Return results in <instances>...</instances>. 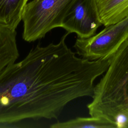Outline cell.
<instances>
[{
	"mask_svg": "<svg viewBox=\"0 0 128 128\" xmlns=\"http://www.w3.org/2000/svg\"><path fill=\"white\" fill-rule=\"evenodd\" d=\"M68 34L56 44L38 43L0 74V128L26 119H57L70 102L92 97L94 82L109 60L76 56L66 44Z\"/></svg>",
	"mask_w": 128,
	"mask_h": 128,
	"instance_id": "1",
	"label": "cell"
},
{
	"mask_svg": "<svg viewBox=\"0 0 128 128\" xmlns=\"http://www.w3.org/2000/svg\"><path fill=\"white\" fill-rule=\"evenodd\" d=\"M76 0H32L26 4L22 15V38L33 42L52 29L61 28L68 11Z\"/></svg>",
	"mask_w": 128,
	"mask_h": 128,
	"instance_id": "2",
	"label": "cell"
},
{
	"mask_svg": "<svg viewBox=\"0 0 128 128\" xmlns=\"http://www.w3.org/2000/svg\"><path fill=\"white\" fill-rule=\"evenodd\" d=\"M104 27L90 38H78L74 46L76 54L90 60L106 58L128 38V16Z\"/></svg>",
	"mask_w": 128,
	"mask_h": 128,
	"instance_id": "3",
	"label": "cell"
},
{
	"mask_svg": "<svg viewBox=\"0 0 128 128\" xmlns=\"http://www.w3.org/2000/svg\"><path fill=\"white\" fill-rule=\"evenodd\" d=\"M94 0H76L62 22L61 28L78 38H86L96 34L102 26Z\"/></svg>",
	"mask_w": 128,
	"mask_h": 128,
	"instance_id": "4",
	"label": "cell"
},
{
	"mask_svg": "<svg viewBox=\"0 0 128 128\" xmlns=\"http://www.w3.org/2000/svg\"><path fill=\"white\" fill-rule=\"evenodd\" d=\"M19 56L16 30L0 25V74L14 64Z\"/></svg>",
	"mask_w": 128,
	"mask_h": 128,
	"instance_id": "5",
	"label": "cell"
},
{
	"mask_svg": "<svg viewBox=\"0 0 128 128\" xmlns=\"http://www.w3.org/2000/svg\"><path fill=\"white\" fill-rule=\"evenodd\" d=\"M101 22L104 26L128 16V0H94Z\"/></svg>",
	"mask_w": 128,
	"mask_h": 128,
	"instance_id": "6",
	"label": "cell"
},
{
	"mask_svg": "<svg viewBox=\"0 0 128 128\" xmlns=\"http://www.w3.org/2000/svg\"><path fill=\"white\" fill-rule=\"evenodd\" d=\"M28 0H0V25L15 30L22 20Z\"/></svg>",
	"mask_w": 128,
	"mask_h": 128,
	"instance_id": "7",
	"label": "cell"
},
{
	"mask_svg": "<svg viewBox=\"0 0 128 128\" xmlns=\"http://www.w3.org/2000/svg\"><path fill=\"white\" fill-rule=\"evenodd\" d=\"M51 128H116L114 124L105 119L96 117H77L63 122L52 124Z\"/></svg>",
	"mask_w": 128,
	"mask_h": 128,
	"instance_id": "8",
	"label": "cell"
},
{
	"mask_svg": "<svg viewBox=\"0 0 128 128\" xmlns=\"http://www.w3.org/2000/svg\"><path fill=\"white\" fill-rule=\"evenodd\" d=\"M120 46L128 52V38L120 44Z\"/></svg>",
	"mask_w": 128,
	"mask_h": 128,
	"instance_id": "9",
	"label": "cell"
},
{
	"mask_svg": "<svg viewBox=\"0 0 128 128\" xmlns=\"http://www.w3.org/2000/svg\"></svg>",
	"mask_w": 128,
	"mask_h": 128,
	"instance_id": "10",
	"label": "cell"
}]
</instances>
